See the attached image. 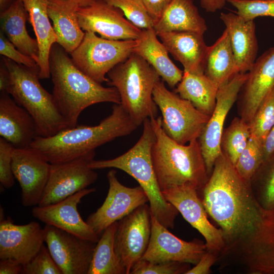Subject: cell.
Listing matches in <instances>:
<instances>
[{
    "label": "cell",
    "mask_w": 274,
    "mask_h": 274,
    "mask_svg": "<svg viewBox=\"0 0 274 274\" xmlns=\"http://www.w3.org/2000/svg\"><path fill=\"white\" fill-rule=\"evenodd\" d=\"M201 200L221 230L224 246L217 262L250 274H274V211L263 208L250 181L222 152L201 190Z\"/></svg>",
    "instance_id": "obj_1"
},
{
    "label": "cell",
    "mask_w": 274,
    "mask_h": 274,
    "mask_svg": "<svg viewBox=\"0 0 274 274\" xmlns=\"http://www.w3.org/2000/svg\"><path fill=\"white\" fill-rule=\"evenodd\" d=\"M58 44L52 47L49 55L52 95L68 128L77 125L79 117L87 108L101 102L120 104L114 87H106L79 69Z\"/></svg>",
    "instance_id": "obj_2"
},
{
    "label": "cell",
    "mask_w": 274,
    "mask_h": 274,
    "mask_svg": "<svg viewBox=\"0 0 274 274\" xmlns=\"http://www.w3.org/2000/svg\"><path fill=\"white\" fill-rule=\"evenodd\" d=\"M139 126L121 104L97 125H77L50 137L37 136L30 147L51 164L70 161L95 152L98 147L129 134Z\"/></svg>",
    "instance_id": "obj_3"
},
{
    "label": "cell",
    "mask_w": 274,
    "mask_h": 274,
    "mask_svg": "<svg viewBox=\"0 0 274 274\" xmlns=\"http://www.w3.org/2000/svg\"><path fill=\"white\" fill-rule=\"evenodd\" d=\"M150 119L155 135L152 159L161 191L181 186L201 190L209 177L198 139L179 144L163 131L160 116Z\"/></svg>",
    "instance_id": "obj_4"
},
{
    "label": "cell",
    "mask_w": 274,
    "mask_h": 274,
    "mask_svg": "<svg viewBox=\"0 0 274 274\" xmlns=\"http://www.w3.org/2000/svg\"><path fill=\"white\" fill-rule=\"evenodd\" d=\"M143 124L142 135L126 152L112 159H93L89 163V166L94 170L117 168L131 176L146 193L152 214L164 226L173 229L179 212L165 199L157 181L152 159L155 135L150 119H146Z\"/></svg>",
    "instance_id": "obj_5"
},
{
    "label": "cell",
    "mask_w": 274,
    "mask_h": 274,
    "mask_svg": "<svg viewBox=\"0 0 274 274\" xmlns=\"http://www.w3.org/2000/svg\"><path fill=\"white\" fill-rule=\"evenodd\" d=\"M2 60L10 74L9 84L6 92L32 116L38 136H52L68 128L52 94L40 83L39 71L18 64L5 57Z\"/></svg>",
    "instance_id": "obj_6"
},
{
    "label": "cell",
    "mask_w": 274,
    "mask_h": 274,
    "mask_svg": "<svg viewBox=\"0 0 274 274\" xmlns=\"http://www.w3.org/2000/svg\"><path fill=\"white\" fill-rule=\"evenodd\" d=\"M107 76V84L117 90L120 104L138 126L157 117L158 108L153 92L160 76L145 60L133 53Z\"/></svg>",
    "instance_id": "obj_7"
},
{
    "label": "cell",
    "mask_w": 274,
    "mask_h": 274,
    "mask_svg": "<svg viewBox=\"0 0 274 274\" xmlns=\"http://www.w3.org/2000/svg\"><path fill=\"white\" fill-rule=\"evenodd\" d=\"M153 98L161 113L162 128L169 138L182 145L199 138L210 116L169 91L163 81L155 86Z\"/></svg>",
    "instance_id": "obj_8"
},
{
    "label": "cell",
    "mask_w": 274,
    "mask_h": 274,
    "mask_svg": "<svg viewBox=\"0 0 274 274\" xmlns=\"http://www.w3.org/2000/svg\"><path fill=\"white\" fill-rule=\"evenodd\" d=\"M136 40H112L85 31L79 45L71 53L76 66L94 81L107 82L108 73L133 53Z\"/></svg>",
    "instance_id": "obj_9"
},
{
    "label": "cell",
    "mask_w": 274,
    "mask_h": 274,
    "mask_svg": "<svg viewBox=\"0 0 274 274\" xmlns=\"http://www.w3.org/2000/svg\"><path fill=\"white\" fill-rule=\"evenodd\" d=\"M247 77L248 73H237L219 88L214 110L198 139L209 177L217 158L222 152L221 140L227 115Z\"/></svg>",
    "instance_id": "obj_10"
},
{
    "label": "cell",
    "mask_w": 274,
    "mask_h": 274,
    "mask_svg": "<svg viewBox=\"0 0 274 274\" xmlns=\"http://www.w3.org/2000/svg\"><path fill=\"white\" fill-rule=\"evenodd\" d=\"M95 155L93 152L66 162L51 164L48 180L38 206L58 202L94 183L98 175L89 163Z\"/></svg>",
    "instance_id": "obj_11"
},
{
    "label": "cell",
    "mask_w": 274,
    "mask_h": 274,
    "mask_svg": "<svg viewBox=\"0 0 274 274\" xmlns=\"http://www.w3.org/2000/svg\"><path fill=\"white\" fill-rule=\"evenodd\" d=\"M151 212L145 203L118 221L114 246L116 254L127 274L141 259L149 244L151 234Z\"/></svg>",
    "instance_id": "obj_12"
},
{
    "label": "cell",
    "mask_w": 274,
    "mask_h": 274,
    "mask_svg": "<svg viewBox=\"0 0 274 274\" xmlns=\"http://www.w3.org/2000/svg\"><path fill=\"white\" fill-rule=\"evenodd\" d=\"M116 174L117 172L114 169L108 172L107 179L109 187L105 200L86 221L99 236L109 226L149 202L141 186H125L119 181Z\"/></svg>",
    "instance_id": "obj_13"
},
{
    "label": "cell",
    "mask_w": 274,
    "mask_h": 274,
    "mask_svg": "<svg viewBox=\"0 0 274 274\" xmlns=\"http://www.w3.org/2000/svg\"><path fill=\"white\" fill-rule=\"evenodd\" d=\"M44 241L62 274H88L96 243L45 225Z\"/></svg>",
    "instance_id": "obj_14"
},
{
    "label": "cell",
    "mask_w": 274,
    "mask_h": 274,
    "mask_svg": "<svg viewBox=\"0 0 274 274\" xmlns=\"http://www.w3.org/2000/svg\"><path fill=\"white\" fill-rule=\"evenodd\" d=\"M77 15L83 31L97 33L106 39L136 40L142 31L129 21L120 9L104 0L79 7Z\"/></svg>",
    "instance_id": "obj_15"
},
{
    "label": "cell",
    "mask_w": 274,
    "mask_h": 274,
    "mask_svg": "<svg viewBox=\"0 0 274 274\" xmlns=\"http://www.w3.org/2000/svg\"><path fill=\"white\" fill-rule=\"evenodd\" d=\"M12 167L21 187L22 205L25 207L38 206L48 180L51 163L30 146L14 148Z\"/></svg>",
    "instance_id": "obj_16"
},
{
    "label": "cell",
    "mask_w": 274,
    "mask_h": 274,
    "mask_svg": "<svg viewBox=\"0 0 274 274\" xmlns=\"http://www.w3.org/2000/svg\"><path fill=\"white\" fill-rule=\"evenodd\" d=\"M198 192L196 188L188 186H177L162 191L165 199L203 236L207 250L219 255L224 246L223 234L220 228L209 221Z\"/></svg>",
    "instance_id": "obj_17"
},
{
    "label": "cell",
    "mask_w": 274,
    "mask_h": 274,
    "mask_svg": "<svg viewBox=\"0 0 274 274\" xmlns=\"http://www.w3.org/2000/svg\"><path fill=\"white\" fill-rule=\"evenodd\" d=\"M152 228L148 248L141 258L152 262L175 261L196 264L207 252L206 244L186 242L170 232L151 213Z\"/></svg>",
    "instance_id": "obj_18"
},
{
    "label": "cell",
    "mask_w": 274,
    "mask_h": 274,
    "mask_svg": "<svg viewBox=\"0 0 274 274\" xmlns=\"http://www.w3.org/2000/svg\"><path fill=\"white\" fill-rule=\"evenodd\" d=\"M95 191V188H87L58 202L35 206L31 210L32 216L46 225L97 243L100 236L83 220L77 209L84 197Z\"/></svg>",
    "instance_id": "obj_19"
},
{
    "label": "cell",
    "mask_w": 274,
    "mask_h": 274,
    "mask_svg": "<svg viewBox=\"0 0 274 274\" xmlns=\"http://www.w3.org/2000/svg\"><path fill=\"white\" fill-rule=\"evenodd\" d=\"M44 243V228L39 223L17 225L10 218L1 219L0 259H9L23 265L38 253Z\"/></svg>",
    "instance_id": "obj_20"
},
{
    "label": "cell",
    "mask_w": 274,
    "mask_h": 274,
    "mask_svg": "<svg viewBox=\"0 0 274 274\" xmlns=\"http://www.w3.org/2000/svg\"><path fill=\"white\" fill-rule=\"evenodd\" d=\"M247 73L239 92L241 118L249 124L259 107L274 90V46L256 59Z\"/></svg>",
    "instance_id": "obj_21"
},
{
    "label": "cell",
    "mask_w": 274,
    "mask_h": 274,
    "mask_svg": "<svg viewBox=\"0 0 274 274\" xmlns=\"http://www.w3.org/2000/svg\"><path fill=\"white\" fill-rule=\"evenodd\" d=\"M0 135L15 148L30 147L38 136L32 116L5 92L0 94Z\"/></svg>",
    "instance_id": "obj_22"
},
{
    "label": "cell",
    "mask_w": 274,
    "mask_h": 274,
    "mask_svg": "<svg viewBox=\"0 0 274 274\" xmlns=\"http://www.w3.org/2000/svg\"><path fill=\"white\" fill-rule=\"evenodd\" d=\"M168 52L183 66L184 72L204 74L209 46L203 35L192 31L156 32Z\"/></svg>",
    "instance_id": "obj_23"
},
{
    "label": "cell",
    "mask_w": 274,
    "mask_h": 274,
    "mask_svg": "<svg viewBox=\"0 0 274 274\" xmlns=\"http://www.w3.org/2000/svg\"><path fill=\"white\" fill-rule=\"evenodd\" d=\"M220 18L229 35L238 73H247L256 61L258 50L254 20L246 21L232 12H221Z\"/></svg>",
    "instance_id": "obj_24"
},
{
    "label": "cell",
    "mask_w": 274,
    "mask_h": 274,
    "mask_svg": "<svg viewBox=\"0 0 274 274\" xmlns=\"http://www.w3.org/2000/svg\"><path fill=\"white\" fill-rule=\"evenodd\" d=\"M157 37L153 28L142 29L133 53L145 60L170 87L174 88L181 81L183 72L172 61L168 50Z\"/></svg>",
    "instance_id": "obj_25"
},
{
    "label": "cell",
    "mask_w": 274,
    "mask_h": 274,
    "mask_svg": "<svg viewBox=\"0 0 274 274\" xmlns=\"http://www.w3.org/2000/svg\"><path fill=\"white\" fill-rule=\"evenodd\" d=\"M79 7L69 0L48 1V13L53 23L57 43L70 54L79 45L85 35L77 15Z\"/></svg>",
    "instance_id": "obj_26"
},
{
    "label": "cell",
    "mask_w": 274,
    "mask_h": 274,
    "mask_svg": "<svg viewBox=\"0 0 274 274\" xmlns=\"http://www.w3.org/2000/svg\"><path fill=\"white\" fill-rule=\"evenodd\" d=\"M28 13V19L36 36L39 46L37 64L40 79L50 77L49 55L57 37L51 25L48 13L49 0H22Z\"/></svg>",
    "instance_id": "obj_27"
},
{
    "label": "cell",
    "mask_w": 274,
    "mask_h": 274,
    "mask_svg": "<svg viewBox=\"0 0 274 274\" xmlns=\"http://www.w3.org/2000/svg\"><path fill=\"white\" fill-rule=\"evenodd\" d=\"M154 29L157 32L192 31L203 35L208 28L193 0H172Z\"/></svg>",
    "instance_id": "obj_28"
},
{
    "label": "cell",
    "mask_w": 274,
    "mask_h": 274,
    "mask_svg": "<svg viewBox=\"0 0 274 274\" xmlns=\"http://www.w3.org/2000/svg\"><path fill=\"white\" fill-rule=\"evenodd\" d=\"M28 13L22 0H15L6 10L1 12V31L16 48L37 62L39 46L37 39L32 38L26 28Z\"/></svg>",
    "instance_id": "obj_29"
},
{
    "label": "cell",
    "mask_w": 274,
    "mask_h": 274,
    "mask_svg": "<svg viewBox=\"0 0 274 274\" xmlns=\"http://www.w3.org/2000/svg\"><path fill=\"white\" fill-rule=\"evenodd\" d=\"M204 73L219 88L238 73L229 36L226 29L212 45L209 46Z\"/></svg>",
    "instance_id": "obj_30"
},
{
    "label": "cell",
    "mask_w": 274,
    "mask_h": 274,
    "mask_svg": "<svg viewBox=\"0 0 274 274\" xmlns=\"http://www.w3.org/2000/svg\"><path fill=\"white\" fill-rule=\"evenodd\" d=\"M218 86L204 74L183 71L176 91L182 98L190 101L202 113L211 116L216 102Z\"/></svg>",
    "instance_id": "obj_31"
},
{
    "label": "cell",
    "mask_w": 274,
    "mask_h": 274,
    "mask_svg": "<svg viewBox=\"0 0 274 274\" xmlns=\"http://www.w3.org/2000/svg\"><path fill=\"white\" fill-rule=\"evenodd\" d=\"M118 222L107 228L96 243L88 274H127L115 250Z\"/></svg>",
    "instance_id": "obj_32"
},
{
    "label": "cell",
    "mask_w": 274,
    "mask_h": 274,
    "mask_svg": "<svg viewBox=\"0 0 274 274\" xmlns=\"http://www.w3.org/2000/svg\"><path fill=\"white\" fill-rule=\"evenodd\" d=\"M250 136L249 125L241 117L234 118L229 126L223 130L221 150L234 166L247 146Z\"/></svg>",
    "instance_id": "obj_33"
},
{
    "label": "cell",
    "mask_w": 274,
    "mask_h": 274,
    "mask_svg": "<svg viewBox=\"0 0 274 274\" xmlns=\"http://www.w3.org/2000/svg\"><path fill=\"white\" fill-rule=\"evenodd\" d=\"M250 182L260 204L266 210L274 211V154L262 163Z\"/></svg>",
    "instance_id": "obj_34"
},
{
    "label": "cell",
    "mask_w": 274,
    "mask_h": 274,
    "mask_svg": "<svg viewBox=\"0 0 274 274\" xmlns=\"http://www.w3.org/2000/svg\"><path fill=\"white\" fill-rule=\"evenodd\" d=\"M249 125L250 136L263 144L274 126V90L259 107Z\"/></svg>",
    "instance_id": "obj_35"
},
{
    "label": "cell",
    "mask_w": 274,
    "mask_h": 274,
    "mask_svg": "<svg viewBox=\"0 0 274 274\" xmlns=\"http://www.w3.org/2000/svg\"><path fill=\"white\" fill-rule=\"evenodd\" d=\"M263 162L262 144L250 136L234 167L242 178L250 181Z\"/></svg>",
    "instance_id": "obj_36"
},
{
    "label": "cell",
    "mask_w": 274,
    "mask_h": 274,
    "mask_svg": "<svg viewBox=\"0 0 274 274\" xmlns=\"http://www.w3.org/2000/svg\"><path fill=\"white\" fill-rule=\"evenodd\" d=\"M120 9L125 17L138 27L154 28V21L140 0H104Z\"/></svg>",
    "instance_id": "obj_37"
},
{
    "label": "cell",
    "mask_w": 274,
    "mask_h": 274,
    "mask_svg": "<svg viewBox=\"0 0 274 274\" xmlns=\"http://www.w3.org/2000/svg\"><path fill=\"white\" fill-rule=\"evenodd\" d=\"M236 9V13L246 21L258 17H274V0H227Z\"/></svg>",
    "instance_id": "obj_38"
},
{
    "label": "cell",
    "mask_w": 274,
    "mask_h": 274,
    "mask_svg": "<svg viewBox=\"0 0 274 274\" xmlns=\"http://www.w3.org/2000/svg\"><path fill=\"white\" fill-rule=\"evenodd\" d=\"M189 264L169 261L152 262L141 259L132 268L131 274H180L186 273L190 269Z\"/></svg>",
    "instance_id": "obj_39"
},
{
    "label": "cell",
    "mask_w": 274,
    "mask_h": 274,
    "mask_svg": "<svg viewBox=\"0 0 274 274\" xmlns=\"http://www.w3.org/2000/svg\"><path fill=\"white\" fill-rule=\"evenodd\" d=\"M22 274H62L47 247L42 246L38 253L22 265Z\"/></svg>",
    "instance_id": "obj_40"
},
{
    "label": "cell",
    "mask_w": 274,
    "mask_h": 274,
    "mask_svg": "<svg viewBox=\"0 0 274 274\" xmlns=\"http://www.w3.org/2000/svg\"><path fill=\"white\" fill-rule=\"evenodd\" d=\"M14 148L9 142L0 137V183L3 187L8 189L15 183L12 167Z\"/></svg>",
    "instance_id": "obj_41"
},
{
    "label": "cell",
    "mask_w": 274,
    "mask_h": 274,
    "mask_svg": "<svg viewBox=\"0 0 274 274\" xmlns=\"http://www.w3.org/2000/svg\"><path fill=\"white\" fill-rule=\"evenodd\" d=\"M0 54L18 64L39 71L36 61L18 50L2 31L0 32Z\"/></svg>",
    "instance_id": "obj_42"
},
{
    "label": "cell",
    "mask_w": 274,
    "mask_h": 274,
    "mask_svg": "<svg viewBox=\"0 0 274 274\" xmlns=\"http://www.w3.org/2000/svg\"><path fill=\"white\" fill-rule=\"evenodd\" d=\"M218 254L208 251L202 256L198 263L190 268L185 274H208L211 267L217 261Z\"/></svg>",
    "instance_id": "obj_43"
},
{
    "label": "cell",
    "mask_w": 274,
    "mask_h": 274,
    "mask_svg": "<svg viewBox=\"0 0 274 274\" xmlns=\"http://www.w3.org/2000/svg\"><path fill=\"white\" fill-rule=\"evenodd\" d=\"M155 23L161 18L172 0H140Z\"/></svg>",
    "instance_id": "obj_44"
},
{
    "label": "cell",
    "mask_w": 274,
    "mask_h": 274,
    "mask_svg": "<svg viewBox=\"0 0 274 274\" xmlns=\"http://www.w3.org/2000/svg\"><path fill=\"white\" fill-rule=\"evenodd\" d=\"M22 272L21 264L9 259H0V274H19Z\"/></svg>",
    "instance_id": "obj_45"
},
{
    "label": "cell",
    "mask_w": 274,
    "mask_h": 274,
    "mask_svg": "<svg viewBox=\"0 0 274 274\" xmlns=\"http://www.w3.org/2000/svg\"><path fill=\"white\" fill-rule=\"evenodd\" d=\"M262 151L263 162L274 154V126L262 144Z\"/></svg>",
    "instance_id": "obj_46"
},
{
    "label": "cell",
    "mask_w": 274,
    "mask_h": 274,
    "mask_svg": "<svg viewBox=\"0 0 274 274\" xmlns=\"http://www.w3.org/2000/svg\"><path fill=\"white\" fill-rule=\"evenodd\" d=\"M227 0H200L201 7L207 12L214 13L221 10Z\"/></svg>",
    "instance_id": "obj_47"
},
{
    "label": "cell",
    "mask_w": 274,
    "mask_h": 274,
    "mask_svg": "<svg viewBox=\"0 0 274 274\" xmlns=\"http://www.w3.org/2000/svg\"><path fill=\"white\" fill-rule=\"evenodd\" d=\"M10 82V74L9 71L3 61L0 66V90L1 92L6 91Z\"/></svg>",
    "instance_id": "obj_48"
},
{
    "label": "cell",
    "mask_w": 274,
    "mask_h": 274,
    "mask_svg": "<svg viewBox=\"0 0 274 274\" xmlns=\"http://www.w3.org/2000/svg\"><path fill=\"white\" fill-rule=\"evenodd\" d=\"M15 0H0V11L2 12L8 9Z\"/></svg>",
    "instance_id": "obj_49"
},
{
    "label": "cell",
    "mask_w": 274,
    "mask_h": 274,
    "mask_svg": "<svg viewBox=\"0 0 274 274\" xmlns=\"http://www.w3.org/2000/svg\"><path fill=\"white\" fill-rule=\"evenodd\" d=\"M77 3L80 7L87 6L96 0H69Z\"/></svg>",
    "instance_id": "obj_50"
}]
</instances>
